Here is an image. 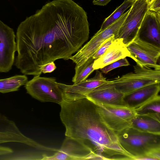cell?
<instances>
[{"label":"cell","instance_id":"cell-1","mask_svg":"<svg viewBox=\"0 0 160 160\" xmlns=\"http://www.w3.org/2000/svg\"><path fill=\"white\" fill-rule=\"evenodd\" d=\"M87 14L72 0H53L18 26L15 65L26 75L40 76L42 67L68 60L88 39Z\"/></svg>","mask_w":160,"mask_h":160},{"label":"cell","instance_id":"cell-2","mask_svg":"<svg viewBox=\"0 0 160 160\" xmlns=\"http://www.w3.org/2000/svg\"><path fill=\"white\" fill-rule=\"evenodd\" d=\"M60 118L66 137L88 148L98 160H133L121 147L116 133L102 121L94 103L87 98L60 104Z\"/></svg>","mask_w":160,"mask_h":160},{"label":"cell","instance_id":"cell-3","mask_svg":"<svg viewBox=\"0 0 160 160\" xmlns=\"http://www.w3.org/2000/svg\"><path fill=\"white\" fill-rule=\"evenodd\" d=\"M116 133L121 146L133 160H143L152 150L160 148V135L132 127Z\"/></svg>","mask_w":160,"mask_h":160},{"label":"cell","instance_id":"cell-4","mask_svg":"<svg viewBox=\"0 0 160 160\" xmlns=\"http://www.w3.org/2000/svg\"><path fill=\"white\" fill-rule=\"evenodd\" d=\"M134 72L112 81L115 88L124 95L149 84L160 83V69L136 65Z\"/></svg>","mask_w":160,"mask_h":160},{"label":"cell","instance_id":"cell-5","mask_svg":"<svg viewBox=\"0 0 160 160\" xmlns=\"http://www.w3.org/2000/svg\"><path fill=\"white\" fill-rule=\"evenodd\" d=\"M128 10L117 21L101 31H98L91 39L82 47L76 53L69 58L75 63L76 66L83 65L92 56L98 49L103 42L111 36L114 35L117 38L118 30L128 15Z\"/></svg>","mask_w":160,"mask_h":160},{"label":"cell","instance_id":"cell-6","mask_svg":"<svg viewBox=\"0 0 160 160\" xmlns=\"http://www.w3.org/2000/svg\"><path fill=\"white\" fill-rule=\"evenodd\" d=\"M27 92L42 102H51L60 104L64 100L62 91L56 79L34 76L25 85Z\"/></svg>","mask_w":160,"mask_h":160},{"label":"cell","instance_id":"cell-7","mask_svg":"<svg viewBox=\"0 0 160 160\" xmlns=\"http://www.w3.org/2000/svg\"><path fill=\"white\" fill-rule=\"evenodd\" d=\"M96 104L102 121L116 133L131 127L132 121L137 115L135 110L127 106Z\"/></svg>","mask_w":160,"mask_h":160},{"label":"cell","instance_id":"cell-8","mask_svg":"<svg viewBox=\"0 0 160 160\" xmlns=\"http://www.w3.org/2000/svg\"><path fill=\"white\" fill-rule=\"evenodd\" d=\"M150 0H135L118 33L117 38H121L127 46L138 38V32L148 11Z\"/></svg>","mask_w":160,"mask_h":160},{"label":"cell","instance_id":"cell-9","mask_svg":"<svg viewBox=\"0 0 160 160\" xmlns=\"http://www.w3.org/2000/svg\"><path fill=\"white\" fill-rule=\"evenodd\" d=\"M130 55L137 64L160 69L158 64L160 56V47L137 38L127 46Z\"/></svg>","mask_w":160,"mask_h":160},{"label":"cell","instance_id":"cell-10","mask_svg":"<svg viewBox=\"0 0 160 160\" xmlns=\"http://www.w3.org/2000/svg\"><path fill=\"white\" fill-rule=\"evenodd\" d=\"M44 160L96 159L91 150L80 141L66 137L61 148L52 156L42 155Z\"/></svg>","mask_w":160,"mask_h":160},{"label":"cell","instance_id":"cell-11","mask_svg":"<svg viewBox=\"0 0 160 160\" xmlns=\"http://www.w3.org/2000/svg\"><path fill=\"white\" fill-rule=\"evenodd\" d=\"M13 29L0 20V72H9L13 64L17 51Z\"/></svg>","mask_w":160,"mask_h":160},{"label":"cell","instance_id":"cell-12","mask_svg":"<svg viewBox=\"0 0 160 160\" xmlns=\"http://www.w3.org/2000/svg\"><path fill=\"white\" fill-rule=\"evenodd\" d=\"M107 81L102 72L97 70L94 76L90 79L72 85L60 83L58 84L62 91L64 100L68 102H73L86 98L88 93Z\"/></svg>","mask_w":160,"mask_h":160},{"label":"cell","instance_id":"cell-13","mask_svg":"<svg viewBox=\"0 0 160 160\" xmlns=\"http://www.w3.org/2000/svg\"><path fill=\"white\" fill-rule=\"evenodd\" d=\"M17 142L40 150L51 151L52 148L43 146L24 135L15 123L0 114V144Z\"/></svg>","mask_w":160,"mask_h":160},{"label":"cell","instance_id":"cell-14","mask_svg":"<svg viewBox=\"0 0 160 160\" xmlns=\"http://www.w3.org/2000/svg\"><path fill=\"white\" fill-rule=\"evenodd\" d=\"M124 96L115 88L112 81L108 80L88 93L86 98L95 104L127 106L123 101Z\"/></svg>","mask_w":160,"mask_h":160},{"label":"cell","instance_id":"cell-15","mask_svg":"<svg viewBox=\"0 0 160 160\" xmlns=\"http://www.w3.org/2000/svg\"><path fill=\"white\" fill-rule=\"evenodd\" d=\"M137 38L160 47V12L148 11L139 29Z\"/></svg>","mask_w":160,"mask_h":160},{"label":"cell","instance_id":"cell-16","mask_svg":"<svg viewBox=\"0 0 160 160\" xmlns=\"http://www.w3.org/2000/svg\"><path fill=\"white\" fill-rule=\"evenodd\" d=\"M160 91V83L149 84L124 94L123 101L127 106L135 110L159 97Z\"/></svg>","mask_w":160,"mask_h":160},{"label":"cell","instance_id":"cell-17","mask_svg":"<svg viewBox=\"0 0 160 160\" xmlns=\"http://www.w3.org/2000/svg\"><path fill=\"white\" fill-rule=\"evenodd\" d=\"M130 53L121 38H117L110 45L105 52L94 60L93 68L94 70L100 69L111 63L126 57Z\"/></svg>","mask_w":160,"mask_h":160},{"label":"cell","instance_id":"cell-18","mask_svg":"<svg viewBox=\"0 0 160 160\" xmlns=\"http://www.w3.org/2000/svg\"><path fill=\"white\" fill-rule=\"evenodd\" d=\"M131 127L138 131L160 135V121L148 117L137 114Z\"/></svg>","mask_w":160,"mask_h":160},{"label":"cell","instance_id":"cell-19","mask_svg":"<svg viewBox=\"0 0 160 160\" xmlns=\"http://www.w3.org/2000/svg\"><path fill=\"white\" fill-rule=\"evenodd\" d=\"M28 81V78L25 75H16L0 79V92L6 93L17 91Z\"/></svg>","mask_w":160,"mask_h":160},{"label":"cell","instance_id":"cell-20","mask_svg":"<svg viewBox=\"0 0 160 160\" xmlns=\"http://www.w3.org/2000/svg\"><path fill=\"white\" fill-rule=\"evenodd\" d=\"M135 111L137 115L148 117L160 121V97L146 103Z\"/></svg>","mask_w":160,"mask_h":160},{"label":"cell","instance_id":"cell-21","mask_svg":"<svg viewBox=\"0 0 160 160\" xmlns=\"http://www.w3.org/2000/svg\"><path fill=\"white\" fill-rule=\"evenodd\" d=\"M135 0H125L111 15L104 20L98 31H102L118 19L124 13V12L132 6Z\"/></svg>","mask_w":160,"mask_h":160},{"label":"cell","instance_id":"cell-22","mask_svg":"<svg viewBox=\"0 0 160 160\" xmlns=\"http://www.w3.org/2000/svg\"><path fill=\"white\" fill-rule=\"evenodd\" d=\"M94 60L91 58L82 65L79 67L75 66V73L72 80L74 83H78L86 80L95 70L93 68Z\"/></svg>","mask_w":160,"mask_h":160},{"label":"cell","instance_id":"cell-23","mask_svg":"<svg viewBox=\"0 0 160 160\" xmlns=\"http://www.w3.org/2000/svg\"><path fill=\"white\" fill-rule=\"evenodd\" d=\"M130 63L126 58L114 62L103 67L100 70L102 73L107 74L111 71L118 67L128 66Z\"/></svg>","mask_w":160,"mask_h":160},{"label":"cell","instance_id":"cell-24","mask_svg":"<svg viewBox=\"0 0 160 160\" xmlns=\"http://www.w3.org/2000/svg\"><path fill=\"white\" fill-rule=\"evenodd\" d=\"M115 39V35H113L106 39L92 56V59L94 60L96 59L102 55Z\"/></svg>","mask_w":160,"mask_h":160},{"label":"cell","instance_id":"cell-25","mask_svg":"<svg viewBox=\"0 0 160 160\" xmlns=\"http://www.w3.org/2000/svg\"><path fill=\"white\" fill-rule=\"evenodd\" d=\"M56 68L54 62H52L43 65L41 68L42 73H46L53 72Z\"/></svg>","mask_w":160,"mask_h":160},{"label":"cell","instance_id":"cell-26","mask_svg":"<svg viewBox=\"0 0 160 160\" xmlns=\"http://www.w3.org/2000/svg\"><path fill=\"white\" fill-rule=\"evenodd\" d=\"M148 10L155 12H160V0H150Z\"/></svg>","mask_w":160,"mask_h":160},{"label":"cell","instance_id":"cell-27","mask_svg":"<svg viewBox=\"0 0 160 160\" xmlns=\"http://www.w3.org/2000/svg\"><path fill=\"white\" fill-rule=\"evenodd\" d=\"M13 151V150L10 148L0 146V156L10 154Z\"/></svg>","mask_w":160,"mask_h":160},{"label":"cell","instance_id":"cell-28","mask_svg":"<svg viewBox=\"0 0 160 160\" xmlns=\"http://www.w3.org/2000/svg\"><path fill=\"white\" fill-rule=\"evenodd\" d=\"M112 0H93L94 5L104 6L107 5Z\"/></svg>","mask_w":160,"mask_h":160}]
</instances>
